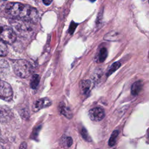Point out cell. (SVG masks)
<instances>
[{
    "mask_svg": "<svg viewBox=\"0 0 149 149\" xmlns=\"http://www.w3.org/2000/svg\"><path fill=\"white\" fill-rule=\"evenodd\" d=\"M12 68L15 73L21 78L29 77L33 72L31 65L23 59L15 60L12 62Z\"/></svg>",
    "mask_w": 149,
    "mask_h": 149,
    "instance_id": "7a4b0ae2",
    "label": "cell"
},
{
    "mask_svg": "<svg viewBox=\"0 0 149 149\" xmlns=\"http://www.w3.org/2000/svg\"><path fill=\"white\" fill-rule=\"evenodd\" d=\"M108 55V52L107 50L105 48H102L100 51V53H99V56H98V60L100 62H104Z\"/></svg>",
    "mask_w": 149,
    "mask_h": 149,
    "instance_id": "ac0fdd59",
    "label": "cell"
},
{
    "mask_svg": "<svg viewBox=\"0 0 149 149\" xmlns=\"http://www.w3.org/2000/svg\"><path fill=\"white\" fill-rule=\"evenodd\" d=\"M119 134V131L118 130H114L112 134L111 135V137L109 138V142H108V144L110 147H112L113 146H114L116 143V139L117 137Z\"/></svg>",
    "mask_w": 149,
    "mask_h": 149,
    "instance_id": "5bb4252c",
    "label": "cell"
},
{
    "mask_svg": "<svg viewBox=\"0 0 149 149\" xmlns=\"http://www.w3.org/2000/svg\"><path fill=\"white\" fill-rule=\"evenodd\" d=\"M19 149H27V144L26 142H23L20 145Z\"/></svg>",
    "mask_w": 149,
    "mask_h": 149,
    "instance_id": "7402d4cb",
    "label": "cell"
},
{
    "mask_svg": "<svg viewBox=\"0 0 149 149\" xmlns=\"http://www.w3.org/2000/svg\"><path fill=\"white\" fill-rule=\"evenodd\" d=\"M119 37V34L117 32H109L104 36V39L107 40H111V41H115L118 39Z\"/></svg>",
    "mask_w": 149,
    "mask_h": 149,
    "instance_id": "2e32d148",
    "label": "cell"
},
{
    "mask_svg": "<svg viewBox=\"0 0 149 149\" xmlns=\"http://www.w3.org/2000/svg\"><path fill=\"white\" fill-rule=\"evenodd\" d=\"M0 149H5L3 147H2V146H0Z\"/></svg>",
    "mask_w": 149,
    "mask_h": 149,
    "instance_id": "d4e9b609",
    "label": "cell"
},
{
    "mask_svg": "<svg viewBox=\"0 0 149 149\" xmlns=\"http://www.w3.org/2000/svg\"><path fill=\"white\" fill-rule=\"evenodd\" d=\"M16 40V34L12 28L0 24V40L5 43L12 44Z\"/></svg>",
    "mask_w": 149,
    "mask_h": 149,
    "instance_id": "3957f363",
    "label": "cell"
},
{
    "mask_svg": "<svg viewBox=\"0 0 149 149\" xmlns=\"http://www.w3.org/2000/svg\"><path fill=\"white\" fill-rule=\"evenodd\" d=\"M52 104L51 101L48 98H42L37 100L34 105L33 109L34 111H38L41 109L48 107Z\"/></svg>",
    "mask_w": 149,
    "mask_h": 149,
    "instance_id": "ba28073f",
    "label": "cell"
},
{
    "mask_svg": "<svg viewBox=\"0 0 149 149\" xmlns=\"http://www.w3.org/2000/svg\"><path fill=\"white\" fill-rule=\"evenodd\" d=\"M13 118V113L6 106L0 105V122H7Z\"/></svg>",
    "mask_w": 149,
    "mask_h": 149,
    "instance_id": "52a82bcc",
    "label": "cell"
},
{
    "mask_svg": "<svg viewBox=\"0 0 149 149\" xmlns=\"http://www.w3.org/2000/svg\"><path fill=\"white\" fill-rule=\"evenodd\" d=\"M5 12L15 20L30 23L36 22L38 18V13L35 8L20 2L8 3L5 6Z\"/></svg>",
    "mask_w": 149,
    "mask_h": 149,
    "instance_id": "6da1fadb",
    "label": "cell"
},
{
    "mask_svg": "<svg viewBox=\"0 0 149 149\" xmlns=\"http://www.w3.org/2000/svg\"><path fill=\"white\" fill-rule=\"evenodd\" d=\"M91 81L89 80H83L80 83V90L82 94H86L90 90Z\"/></svg>",
    "mask_w": 149,
    "mask_h": 149,
    "instance_id": "30bf717a",
    "label": "cell"
},
{
    "mask_svg": "<svg viewBox=\"0 0 149 149\" xmlns=\"http://www.w3.org/2000/svg\"><path fill=\"white\" fill-rule=\"evenodd\" d=\"M81 136L82 137L87 141L88 142H90L91 141V139L90 137V136H89L87 130L84 128V127H83L81 130Z\"/></svg>",
    "mask_w": 149,
    "mask_h": 149,
    "instance_id": "ffe728a7",
    "label": "cell"
},
{
    "mask_svg": "<svg viewBox=\"0 0 149 149\" xmlns=\"http://www.w3.org/2000/svg\"><path fill=\"white\" fill-rule=\"evenodd\" d=\"M59 112L68 119H71L73 117V113L71 110L66 107V105L63 102H61L59 105Z\"/></svg>",
    "mask_w": 149,
    "mask_h": 149,
    "instance_id": "9c48e42d",
    "label": "cell"
},
{
    "mask_svg": "<svg viewBox=\"0 0 149 149\" xmlns=\"http://www.w3.org/2000/svg\"><path fill=\"white\" fill-rule=\"evenodd\" d=\"M88 116L91 120L99 122L105 117V111L101 107H95L89 111Z\"/></svg>",
    "mask_w": 149,
    "mask_h": 149,
    "instance_id": "8992f818",
    "label": "cell"
},
{
    "mask_svg": "<svg viewBox=\"0 0 149 149\" xmlns=\"http://www.w3.org/2000/svg\"><path fill=\"white\" fill-rule=\"evenodd\" d=\"M8 54V48L5 42L0 40V57L4 56Z\"/></svg>",
    "mask_w": 149,
    "mask_h": 149,
    "instance_id": "d6986e66",
    "label": "cell"
},
{
    "mask_svg": "<svg viewBox=\"0 0 149 149\" xmlns=\"http://www.w3.org/2000/svg\"><path fill=\"white\" fill-rule=\"evenodd\" d=\"M51 2H52V1H48V0L43 1V3H44L45 5H49Z\"/></svg>",
    "mask_w": 149,
    "mask_h": 149,
    "instance_id": "603a6c76",
    "label": "cell"
},
{
    "mask_svg": "<svg viewBox=\"0 0 149 149\" xmlns=\"http://www.w3.org/2000/svg\"><path fill=\"white\" fill-rule=\"evenodd\" d=\"M76 26H77V24H75L74 22H72L71 23L70 26L69 27V33L70 34H73L74 30H75V28H76Z\"/></svg>",
    "mask_w": 149,
    "mask_h": 149,
    "instance_id": "44dd1931",
    "label": "cell"
},
{
    "mask_svg": "<svg viewBox=\"0 0 149 149\" xmlns=\"http://www.w3.org/2000/svg\"><path fill=\"white\" fill-rule=\"evenodd\" d=\"M120 65L121 64L119 62H115V63H113L108 69L107 73V76H109L111 74H112L114 72H115L118 69H119V68H120Z\"/></svg>",
    "mask_w": 149,
    "mask_h": 149,
    "instance_id": "9a60e30c",
    "label": "cell"
},
{
    "mask_svg": "<svg viewBox=\"0 0 149 149\" xmlns=\"http://www.w3.org/2000/svg\"><path fill=\"white\" fill-rule=\"evenodd\" d=\"M40 81V77L38 74H34L31 80L30 81V86L32 88L35 89L38 85Z\"/></svg>",
    "mask_w": 149,
    "mask_h": 149,
    "instance_id": "e0dca14e",
    "label": "cell"
},
{
    "mask_svg": "<svg viewBox=\"0 0 149 149\" xmlns=\"http://www.w3.org/2000/svg\"><path fill=\"white\" fill-rule=\"evenodd\" d=\"M30 22L19 20H13L11 22L13 30L19 33L22 36H29L33 32V29L30 24H28Z\"/></svg>",
    "mask_w": 149,
    "mask_h": 149,
    "instance_id": "277c9868",
    "label": "cell"
},
{
    "mask_svg": "<svg viewBox=\"0 0 149 149\" xmlns=\"http://www.w3.org/2000/svg\"><path fill=\"white\" fill-rule=\"evenodd\" d=\"M61 143L63 147L69 148L72 146L73 140L71 137H62Z\"/></svg>",
    "mask_w": 149,
    "mask_h": 149,
    "instance_id": "4fadbf2b",
    "label": "cell"
},
{
    "mask_svg": "<svg viewBox=\"0 0 149 149\" xmlns=\"http://www.w3.org/2000/svg\"><path fill=\"white\" fill-rule=\"evenodd\" d=\"M147 139L148 141H149V129L147 130Z\"/></svg>",
    "mask_w": 149,
    "mask_h": 149,
    "instance_id": "cb8c5ba5",
    "label": "cell"
},
{
    "mask_svg": "<svg viewBox=\"0 0 149 149\" xmlns=\"http://www.w3.org/2000/svg\"><path fill=\"white\" fill-rule=\"evenodd\" d=\"M143 82L141 80L135 81L132 86L131 93L133 95H137L143 88Z\"/></svg>",
    "mask_w": 149,
    "mask_h": 149,
    "instance_id": "8fae6325",
    "label": "cell"
},
{
    "mask_svg": "<svg viewBox=\"0 0 149 149\" xmlns=\"http://www.w3.org/2000/svg\"><path fill=\"white\" fill-rule=\"evenodd\" d=\"M9 69V64L7 61L3 58H0V76L5 74Z\"/></svg>",
    "mask_w": 149,
    "mask_h": 149,
    "instance_id": "7c38bea8",
    "label": "cell"
},
{
    "mask_svg": "<svg viewBox=\"0 0 149 149\" xmlns=\"http://www.w3.org/2000/svg\"><path fill=\"white\" fill-rule=\"evenodd\" d=\"M13 97L12 88L9 84L0 79V98L9 101Z\"/></svg>",
    "mask_w": 149,
    "mask_h": 149,
    "instance_id": "5b68a950",
    "label": "cell"
}]
</instances>
